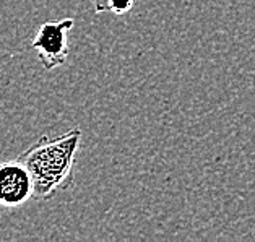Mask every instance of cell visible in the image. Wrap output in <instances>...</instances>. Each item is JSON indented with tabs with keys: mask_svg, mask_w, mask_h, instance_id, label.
I'll use <instances>...</instances> for the list:
<instances>
[{
	"mask_svg": "<svg viewBox=\"0 0 255 242\" xmlns=\"http://www.w3.org/2000/svg\"><path fill=\"white\" fill-rule=\"evenodd\" d=\"M80 141L82 130L75 127L55 138L41 136L18 156L33 177V200H51L60 190L72 187Z\"/></svg>",
	"mask_w": 255,
	"mask_h": 242,
	"instance_id": "cell-1",
	"label": "cell"
},
{
	"mask_svg": "<svg viewBox=\"0 0 255 242\" xmlns=\"http://www.w3.org/2000/svg\"><path fill=\"white\" fill-rule=\"evenodd\" d=\"M75 26L73 18H64L59 21L42 23L36 33L31 49H34L39 55V60L46 70H54L65 64L68 57V31Z\"/></svg>",
	"mask_w": 255,
	"mask_h": 242,
	"instance_id": "cell-2",
	"label": "cell"
},
{
	"mask_svg": "<svg viewBox=\"0 0 255 242\" xmlns=\"http://www.w3.org/2000/svg\"><path fill=\"white\" fill-rule=\"evenodd\" d=\"M33 177L20 159L0 163V207H21L33 198Z\"/></svg>",
	"mask_w": 255,
	"mask_h": 242,
	"instance_id": "cell-3",
	"label": "cell"
},
{
	"mask_svg": "<svg viewBox=\"0 0 255 242\" xmlns=\"http://www.w3.org/2000/svg\"><path fill=\"white\" fill-rule=\"evenodd\" d=\"M133 7V0H108L106 2V11L114 15H124Z\"/></svg>",
	"mask_w": 255,
	"mask_h": 242,
	"instance_id": "cell-4",
	"label": "cell"
},
{
	"mask_svg": "<svg viewBox=\"0 0 255 242\" xmlns=\"http://www.w3.org/2000/svg\"><path fill=\"white\" fill-rule=\"evenodd\" d=\"M90 2H93V5H95L96 13H101V11H106V2H108V0H90Z\"/></svg>",
	"mask_w": 255,
	"mask_h": 242,
	"instance_id": "cell-5",
	"label": "cell"
}]
</instances>
